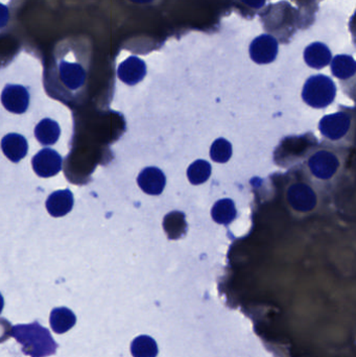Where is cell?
Listing matches in <instances>:
<instances>
[{
    "mask_svg": "<svg viewBox=\"0 0 356 357\" xmlns=\"http://www.w3.org/2000/svg\"><path fill=\"white\" fill-rule=\"evenodd\" d=\"M250 56L257 64H269L275 61L278 54V42L272 36H259L250 45Z\"/></svg>",
    "mask_w": 356,
    "mask_h": 357,
    "instance_id": "6",
    "label": "cell"
},
{
    "mask_svg": "<svg viewBox=\"0 0 356 357\" xmlns=\"http://www.w3.org/2000/svg\"><path fill=\"white\" fill-rule=\"evenodd\" d=\"M77 322V317L69 308H54L50 314V326L59 335L70 331Z\"/></svg>",
    "mask_w": 356,
    "mask_h": 357,
    "instance_id": "12",
    "label": "cell"
},
{
    "mask_svg": "<svg viewBox=\"0 0 356 357\" xmlns=\"http://www.w3.org/2000/svg\"><path fill=\"white\" fill-rule=\"evenodd\" d=\"M131 352L134 357H156L158 354V346L152 337L141 335L132 342Z\"/></svg>",
    "mask_w": 356,
    "mask_h": 357,
    "instance_id": "16",
    "label": "cell"
},
{
    "mask_svg": "<svg viewBox=\"0 0 356 357\" xmlns=\"http://www.w3.org/2000/svg\"><path fill=\"white\" fill-rule=\"evenodd\" d=\"M344 167V156L336 146L316 148L305 159L307 177L316 183H330L340 176Z\"/></svg>",
    "mask_w": 356,
    "mask_h": 357,
    "instance_id": "1",
    "label": "cell"
},
{
    "mask_svg": "<svg viewBox=\"0 0 356 357\" xmlns=\"http://www.w3.org/2000/svg\"><path fill=\"white\" fill-rule=\"evenodd\" d=\"M320 132L330 146H347L355 135V121L351 113L341 111L327 115L320 121Z\"/></svg>",
    "mask_w": 356,
    "mask_h": 357,
    "instance_id": "3",
    "label": "cell"
},
{
    "mask_svg": "<svg viewBox=\"0 0 356 357\" xmlns=\"http://www.w3.org/2000/svg\"><path fill=\"white\" fill-rule=\"evenodd\" d=\"M247 6H251L253 8H261L265 6L267 0H242Z\"/></svg>",
    "mask_w": 356,
    "mask_h": 357,
    "instance_id": "19",
    "label": "cell"
},
{
    "mask_svg": "<svg viewBox=\"0 0 356 357\" xmlns=\"http://www.w3.org/2000/svg\"><path fill=\"white\" fill-rule=\"evenodd\" d=\"M73 207V195L69 189L54 191L46 201V209L50 215L61 218L66 215Z\"/></svg>",
    "mask_w": 356,
    "mask_h": 357,
    "instance_id": "9",
    "label": "cell"
},
{
    "mask_svg": "<svg viewBox=\"0 0 356 357\" xmlns=\"http://www.w3.org/2000/svg\"><path fill=\"white\" fill-rule=\"evenodd\" d=\"M210 156L215 162H227L232 156L231 144L224 138H219L211 146Z\"/></svg>",
    "mask_w": 356,
    "mask_h": 357,
    "instance_id": "18",
    "label": "cell"
},
{
    "mask_svg": "<svg viewBox=\"0 0 356 357\" xmlns=\"http://www.w3.org/2000/svg\"><path fill=\"white\" fill-rule=\"evenodd\" d=\"M12 337L23 346V354L31 357H43L56 354V345L47 329L39 323L13 327Z\"/></svg>",
    "mask_w": 356,
    "mask_h": 357,
    "instance_id": "2",
    "label": "cell"
},
{
    "mask_svg": "<svg viewBox=\"0 0 356 357\" xmlns=\"http://www.w3.org/2000/svg\"><path fill=\"white\" fill-rule=\"evenodd\" d=\"M332 75L340 79H350L356 73V61L347 54L334 56L332 62Z\"/></svg>",
    "mask_w": 356,
    "mask_h": 357,
    "instance_id": "14",
    "label": "cell"
},
{
    "mask_svg": "<svg viewBox=\"0 0 356 357\" xmlns=\"http://www.w3.org/2000/svg\"><path fill=\"white\" fill-rule=\"evenodd\" d=\"M33 169L39 177H54L62 169V157L52 149H43L33 158Z\"/></svg>",
    "mask_w": 356,
    "mask_h": 357,
    "instance_id": "5",
    "label": "cell"
},
{
    "mask_svg": "<svg viewBox=\"0 0 356 357\" xmlns=\"http://www.w3.org/2000/svg\"><path fill=\"white\" fill-rule=\"evenodd\" d=\"M336 88L330 77L323 75H314L307 79L302 91V98L314 108H325L336 98Z\"/></svg>",
    "mask_w": 356,
    "mask_h": 357,
    "instance_id": "4",
    "label": "cell"
},
{
    "mask_svg": "<svg viewBox=\"0 0 356 357\" xmlns=\"http://www.w3.org/2000/svg\"><path fill=\"white\" fill-rule=\"evenodd\" d=\"M2 151L12 162H19L26 156L29 146L20 134H8L2 139Z\"/></svg>",
    "mask_w": 356,
    "mask_h": 357,
    "instance_id": "10",
    "label": "cell"
},
{
    "mask_svg": "<svg viewBox=\"0 0 356 357\" xmlns=\"http://www.w3.org/2000/svg\"><path fill=\"white\" fill-rule=\"evenodd\" d=\"M332 52L327 45L321 42H315L304 50V60L309 66L316 69L324 68L332 61Z\"/></svg>",
    "mask_w": 356,
    "mask_h": 357,
    "instance_id": "11",
    "label": "cell"
},
{
    "mask_svg": "<svg viewBox=\"0 0 356 357\" xmlns=\"http://www.w3.org/2000/svg\"><path fill=\"white\" fill-rule=\"evenodd\" d=\"M137 183L144 192L150 195H161L164 189L167 178L158 167H146L140 172Z\"/></svg>",
    "mask_w": 356,
    "mask_h": 357,
    "instance_id": "8",
    "label": "cell"
},
{
    "mask_svg": "<svg viewBox=\"0 0 356 357\" xmlns=\"http://www.w3.org/2000/svg\"><path fill=\"white\" fill-rule=\"evenodd\" d=\"M211 215L217 224L229 225L236 218V209L233 201L224 199L217 202L211 210Z\"/></svg>",
    "mask_w": 356,
    "mask_h": 357,
    "instance_id": "15",
    "label": "cell"
},
{
    "mask_svg": "<svg viewBox=\"0 0 356 357\" xmlns=\"http://www.w3.org/2000/svg\"><path fill=\"white\" fill-rule=\"evenodd\" d=\"M211 176L210 163L205 160L194 161L187 169V177L189 182L194 185L203 184Z\"/></svg>",
    "mask_w": 356,
    "mask_h": 357,
    "instance_id": "17",
    "label": "cell"
},
{
    "mask_svg": "<svg viewBox=\"0 0 356 357\" xmlns=\"http://www.w3.org/2000/svg\"><path fill=\"white\" fill-rule=\"evenodd\" d=\"M1 100L6 110L15 114H22L29 108V91L20 85H6Z\"/></svg>",
    "mask_w": 356,
    "mask_h": 357,
    "instance_id": "7",
    "label": "cell"
},
{
    "mask_svg": "<svg viewBox=\"0 0 356 357\" xmlns=\"http://www.w3.org/2000/svg\"><path fill=\"white\" fill-rule=\"evenodd\" d=\"M60 135V126L52 119H43L38 123L35 129L36 138L43 146H52L56 144Z\"/></svg>",
    "mask_w": 356,
    "mask_h": 357,
    "instance_id": "13",
    "label": "cell"
}]
</instances>
